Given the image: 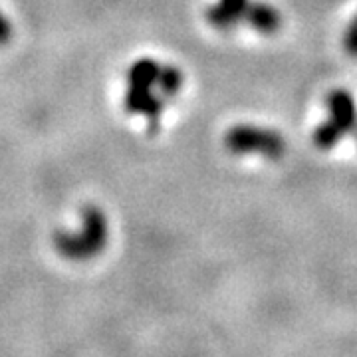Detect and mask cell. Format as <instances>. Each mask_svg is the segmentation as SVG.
<instances>
[{
    "mask_svg": "<svg viewBox=\"0 0 357 357\" xmlns=\"http://www.w3.org/2000/svg\"><path fill=\"white\" fill-rule=\"evenodd\" d=\"M185 84V74L177 66L143 58L129 66L126 76L123 107L129 115L143 117L149 131H157L165 105Z\"/></svg>",
    "mask_w": 357,
    "mask_h": 357,
    "instance_id": "cell-1",
    "label": "cell"
},
{
    "mask_svg": "<svg viewBox=\"0 0 357 357\" xmlns=\"http://www.w3.org/2000/svg\"><path fill=\"white\" fill-rule=\"evenodd\" d=\"M204 16L206 22L220 32H229L238 26H250L256 32L274 34L282 28L280 10L258 0H217L206 8Z\"/></svg>",
    "mask_w": 357,
    "mask_h": 357,
    "instance_id": "cell-2",
    "label": "cell"
},
{
    "mask_svg": "<svg viewBox=\"0 0 357 357\" xmlns=\"http://www.w3.org/2000/svg\"><path fill=\"white\" fill-rule=\"evenodd\" d=\"M109 238V222L100 206L88 204L82 208L79 225L74 230L54 234V246L68 260H89L105 248Z\"/></svg>",
    "mask_w": 357,
    "mask_h": 357,
    "instance_id": "cell-3",
    "label": "cell"
},
{
    "mask_svg": "<svg viewBox=\"0 0 357 357\" xmlns=\"http://www.w3.org/2000/svg\"><path fill=\"white\" fill-rule=\"evenodd\" d=\"M328 119L314 131V143L319 149H332L347 133L357 129V105L345 89H333L326 98Z\"/></svg>",
    "mask_w": 357,
    "mask_h": 357,
    "instance_id": "cell-4",
    "label": "cell"
},
{
    "mask_svg": "<svg viewBox=\"0 0 357 357\" xmlns=\"http://www.w3.org/2000/svg\"><path fill=\"white\" fill-rule=\"evenodd\" d=\"M225 147L232 155H258L266 159H278L286 151V141L274 129L241 123L227 131Z\"/></svg>",
    "mask_w": 357,
    "mask_h": 357,
    "instance_id": "cell-5",
    "label": "cell"
},
{
    "mask_svg": "<svg viewBox=\"0 0 357 357\" xmlns=\"http://www.w3.org/2000/svg\"><path fill=\"white\" fill-rule=\"evenodd\" d=\"M344 46L349 56L357 58V14L354 16V20L349 22L347 30L344 34Z\"/></svg>",
    "mask_w": 357,
    "mask_h": 357,
    "instance_id": "cell-6",
    "label": "cell"
},
{
    "mask_svg": "<svg viewBox=\"0 0 357 357\" xmlns=\"http://www.w3.org/2000/svg\"><path fill=\"white\" fill-rule=\"evenodd\" d=\"M13 32H14V28H13V22H10V18L0 10V44L10 42V38H13Z\"/></svg>",
    "mask_w": 357,
    "mask_h": 357,
    "instance_id": "cell-7",
    "label": "cell"
},
{
    "mask_svg": "<svg viewBox=\"0 0 357 357\" xmlns=\"http://www.w3.org/2000/svg\"><path fill=\"white\" fill-rule=\"evenodd\" d=\"M356 137H357V129H356Z\"/></svg>",
    "mask_w": 357,
    "mask_h": 357,
    "instance_id": "cell-8",
    "label": "cell"
}]
</instances>
